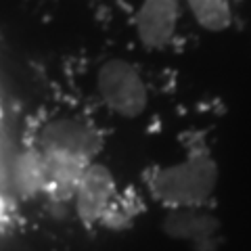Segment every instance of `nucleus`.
I'll return each mask as SVG.
<instances>
[{"mask_svg": "<svg viewBox=\"0 0 251 251\" xmlns=\"http://www.w3.org/2000/svg\"><path fill=\"white\" fill-rule=\"evenodd\" d=\"M220 182V168L205 149L191 151L155 168L147 180L149 195L166 209L207 207Z\"/></svg>", "mask_w": 251, "mask_h": 251, "instance_id": "nucleus-1", "label": "nucleus"}, {"mask_svg": "<svg viewBox=\"0 0 251 251\" xmlns=\"http://www.w3.org/2000/svg\"><path fill=\"white\" fill-rule=\"evenodd\" d=\"M46 161H65L90 166L103 149V136L92 122L77 115H59L46 120L34 134L31 145Z\"/></svg>", "mask_w": 251, "mask_h": 251, "instance_id": "nucleus-2", "label": "nucleus"}, {"mask_svg": "<svg viewBox=\"0 0 251 251\" xmlns=\"http://www.w3.org/2000/svg\"><path fill=\"white\" fill-rule=\"evenodd\" d=\"M97 97L113 117L140 120L151 105V90L140 69L128 59L113 57L100 63L94 77Z\"/></svg>", "mask_w": 251, "mask_h": 251, "instance_id": "nucleus-3", "label": "nucleus"}, {"mask_svg": "<svg viewBox=\"0 0 251 251\" xmlns=\"http://www.w3.org/2000/svg\"><path fill=\"white\" fill-rule=\"evenodd\" d=\"M117 188V180L109 166L99 159L84 170L74 195V214L84 226H99L103 220L109 203L113 201Z\"/></svg>", "mask_w": 251, "mask_h": 251, "instance_id": "nucleus-4", "label": "nucleus"}, {"mask_svg": "<svg viewBox=\"0 0 251 251\" xmlns=\"http://www.w3.org/2000/svg\"><path fill=\"white\" fill-rule=\"evenodd\" d=\"M166 237L184 245H191L195 251L216 249L222 234V222L207 207H186L168 209L161 222Z\"/></svg>", "mask_w": 251, "mask_h": 251, "instance_id": "nucleus-5", "label": "nucleus"}, {"mask_svg": "<svg viewBox=\"0 0 251 251\" xmlns=\"http://www.w3.org/2000/svg\"><path fill=\"white\" fill-rule=\"evenodd\" d=\"M182 0H140L134 15V34L145 50H163L172 44L180 21Z\"/></svg>", "mask_w": 251, "mask_h": 251, "instance_id": "nucleus-6", "label": "nucleus"}, {"mask_svg": "<svg viewBox=\"0 0 251 251\" xmlns=\"http://www.w3.org/2000/svg\"><path fill=\"white\" fill-rule=\"evenodd\" d=\"M13 186L19 197L36 199L46 191V163L34 147H27L13 161Z\"/></svg>", "mask_w": 251, "mask_h": 251, "instance_id": "nucleus-7", "label": "nucleus"}, {"mask_svg": "<svg viewBox=\"0 0 251 251\" xmlns=\"http://www.w3.org/2000/svg\"><path fill=\"white\" fill-rule=\"evenodd\" d=\"M143 199L134 191H130V188L128 191H117L99 226H103L111 232H124L134 226V222L143 214Z\"/></svg>", "mask_w": 251, "mask_h": 251, "instance_id": "nucleus-8", "label": "nucleus"}, {"mask_svg": "<svg viewBox=\"0 0 251 251\" xmlns=\"http://www.w3.org/2000/svg\"><path fill=\"white\" fill-rule=\"evenodd\" d=\"M184 4L195 23L209 34H222L232 25L230 0H184Z\"/></svg>", "mask_w": 251, "mask_h": 251, "instance_id": "nucleus-9", "label": "nucleus"}]
</instances>
